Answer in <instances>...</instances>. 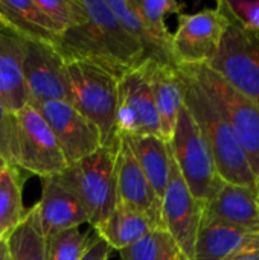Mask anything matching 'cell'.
I'll return each instance as SVG.
<instances>
[{
  "label": "cell",
  "mask_w": 259,
  "mask_h": 260,
  "mask_svg": "<svg viewBox=\"0 0 259 260\" xmlns=\"http://www.w3.org/2000/svg\"><path fill=\"white\" fill-rule=\"evenodd\" d=\"M122 139L127 142L148 183L162 201L171 172L169 145L159 136H137Z\"/></svg>",
  "instance_id": "cell-22"
},
{
  "label": "cell",
  "mask_w": 259,
  "mask_h": 260,
  "mask_svg": "<svg viewBox=\"0 0 259 260\" xmlns=\"http://www.w3.org/2000/svg\"><path fill=\"white\" fill-rule=\"evenodd\" d=\"M255 250H259V233L226 225H202L192 260H224Z\"/></svg>",
  "instance_id": "cell-19"
},
{
  "label": "cell",
  "mask_w": 259,
  "mask_h": 260,
  "mask_svg": "<svg viewBox=\"0 0 259 260\" xmlns=\"http://www.w3.org/2000/svg\"><path fill=\"white\" fill-rule=\"evenodd\" d=\"M150 82L159 116L160 137L169 143L177 123L179 111L183 107L182 87L176 66L150 59Z\"/></svg>",
  "instance_id": "cell-18"
},
{
  "label": "cell",
  "mask_w": 259,
  "mask_h": 260,
  "mask_svg": "<svg viewBox=\"0 0 259 260\" xmlns=\"http://www.w3.org/2000/svg\"><path fill=\"white\" fill-rule=\"evenodd\" d=\"M220 3L244 30L259 34V0H220Z\"/></svg>",
  "instance_id": "cell-30"
},
{
  "label": "cell",
  "mask_w": 259,
  "mask_h": 260,
  "mask_svg": "<svg viewBox=\"0 0 259 260\" xmlns=\"http://www.w3.org/2000/svg\"><path fill=\"white\" fill-rule=\"evenodd\" d=\"M21 76L27 105L37 107L50 101H67L66 61L53 44L24 40Z\"/></svg>",
  "instance_id": "cell-11"
},
{
  "label": "cell",
  "mask_w": 259,
  "mask_h": 260,
  "mask_svg": "<svg viewBox=\"0 0 259 260\" xmlns=\"http://www.w3.org/2000/svg\"><path fill=\"white\" fill-rule=\"evenodd\" d=\"M107 3L110 9L113 11L114 17L118 18V21L121 23V26L140 44V47L143 49L145 58L156 59L163 64L176 66L172 53L166 50L157 41V38L151 34L148 26L143 23V20L134 9L131 0H107Z\"/></svg>",
  "instance_id": "cell-23"
},
{
  "label": "cell",
  "mask_w": 259,
  "mask_h": 260,
  "mask_svg": "<svg viewBox=\"0 0 259 260\" xmlns=\"http://www.w3.org/2000/svg\"><path fill=\"white\" fill-rule=\"evenodd\" d=\"M202 215L203 204L192 197L171 155L169 180L162 197V225L179 250L189 260L194 259V247L202 227Z\"/></svg>",
  "instance_id": "cell-12"
},
{
  "label": "cell",
  "mask_w": 259,
  "mask_h": 260,
  "mask_svg": "<svg viewBox=\"0 0 259 260\" xmlns=\"http://www.w3.org/2000/svg\"><path fill=\"white\" fill-rule=\"evenodd\" d=\"M12 260H47L46 236L35 209L26 212L21 224L6 238Z\"/></svg>",
  "instance_id": "cell-25"
},
{
  "label": "cell",
  "mask_w": 259,
  "mask_h": 260,
  "mask_svg": "<svg viewBox=\"0 0 259 260\" xmlns=\"http://www.w3.org/2000/svg\"><path fill=\"white\" fill-rule=\"evenodd\" d=\"M6 166H8V163H6V160L3 158V155L0 154V171H2V169H5ZM9 166H11V165H9Z\"/></svg>",
  "instance_id": "cell-36"
},
{
  "label": "cell",
  "mask_w": 259,
  "mask_h": 260,
  "mask_svg": "<svg viewBox=\"0 0 259 260\" xmlns=\"http://www.w3.org/2000/svg\"><path fill=\"white\" fill-rule=\"evenodd\" d=\"M90 244V236L79 229H69L46 238L47 260H81Z\"/></svg>",
  "instance_id": "cell-29"
},
{
  "label": "cell",
  "mask_w": 259,
  "mask_h": 260,
  "mask_svg": "<svg viewBox=\"0 0 259 260\" xmlns=\"http://www.w3.org/2000/svg\"><path fill=\"white\" fill-rule=\"evenodd\" d=\"M38 8L47 15L56 34L61 37L72 27L85 23L87 15L79 0H35Z\"/></svg>",
  "instance_id": "cell-28"
},
{
  "label": "cell",
  "mask_w": 259,
  "mask_h": 260,
  "mask_svg": "<svg viewBox=\"0 0 259 260\" xmlns=\"http://www.w3.org/2000/svg\"><path fill=\"white\" fill-rule=\"evenodd\" d=\"M14 113L8 111L0 102V154L11 166H14Z\"/></svg>",
  "instance_id": "cell-31"
},
{
  "label": "cell",
  "mask_w": 259,
  "mask_h": 260,
  "mask_svg": "<svg viewBox=\"0 0 259 260\" xmlns=\"http://www.w3.org/2000/svg\"><path fill=\"white\" fill-rule=\"evenodd\" d=\"M229 20L218 8H206L194 14L177 15L172 34V58L176 66L209 64L218 53Z\"/></svg>",
  "instance_id": "cell-9"
},
{
  "label": "cell",
  "mask_w": 259,
  "mask_h": 260,
  "mask_svg": "<svg viewBox=\"0 0 259 260\" xmlns=\"http://www.w3.org/2000/svg\"><path fill=\"white\" fill-rule=\"evenodd\" d=\"M0 260H12L6 239H0Z\"/></svg>",
  "instance_id": "cell-34"
},
{
  "label": "cell",
  "mask_w": 259,
  "mask_h": 260,
  "mask_svg": "<svg viewBox=\"0 0 259 260\" xmlns=\"http://www.w3.org/2000/svg\"><path fill=\"white\" fill-rule=\"evenodd\" d=\"M157 229L162 227L148 215L122 206H116L108 218L96 225L93 230L95 235L104 239L111 250L121 251Z\"/></svg>",
  "instance_id": "cell-20"
},
{
  "label": "cell",
  "mask_w": 259,
  "mask_h": 260,
  "mask_svg": "<svg viewBox=\"0 0 259 260\" xmlns=\"http://www.w3.org/2000/svg\"><path fill=\"white\" fill-rule=\"evenodd\" d=\"M119 140L102 145L96 152L69 165L56 175L78 197L93 229L104 222L116 207V154Z\"/></svg>",
  "instance_id": "cell-3"
},
{
  "label": "cell",
  "mask_w": 259,
  "mask_h": 260,
  "mask_svg": "<svg viewBox=\"0 0 259 260\" xmlns=\"http://www.w3.org/2000/svg\"><path fill=\"white\" fill-rule=\"evenodd\" d=\"M110 254L111 248L108 247V244L98 235H93L90 236V244L81 260H108Z\"/></svg>",
  "instance_id": "cell-32"
},
{
  "label": "cell",
  "mask_w": 259,
  "mask_h": 260,
  "mask_svg": "<svg viewBox=\"0 0 259 260\" xmlns=\"http://www.w3.org/2000/svg\"><path fill=\"white\" fill-rule=\"evenodd\" d=\"M23 52L24 38L0 18V102L11 113L27 104L21 76Z\"/></svg>",
  "instance_id": "cell-17"
},
{
  "label": "cell",
  "mask_w": 259,
  "mask_h": 260,
  "mask_svg": "<svg viewBox=\"0 0 259 260\" xmlns=\"http://www.w3.org/2000/svg\"><path fill=\"white\" fill-rule=\"evenodd\" d=\"M46 238L69 229L89 224L87 213L78 197L58 177L41 178V198L34 206Z\"/></svg>",
  "instance_id": "cell-16"
},
{
  "label": "cell",
  "mask_w": 259,
  "mask_h": 260,
  "mask_svg": "<svg viewBox=\"0 0 259 260\" xmlns=\"http://www.w3.org/2000/svg\"><path fill=\"white\" fill-rule=\"evenodd\" d=\"M69 102L76 111L96 125L102 145L119 139L116 136L119 79L92 64L66 62Z\"/></svg>",
  "instance_id": "cell-4"
},
{
  "label": "cell",
  "mask_w": 259,
  "mask_h": 260,
  "mask_svg": "<svg viewBox=\"0 0 259 260\" xmlns=\"http://www.w3.org/2000/svg\"><path fill=\"white\" fill-rule=\"evenodd\" d=\"M85 23L64 32L56 50L66 62L92 64L121 79L140 62L145 53L140 44L121 26L107 0H79Z\"/></svg>",
  "instance_id": "cell-1"
},
{
  "label": "cell",
  "mask_w": 259,
  "mask_h": 260,
  "mask_svg": "<svg viewBox=\"0 0 259 260\" xmlns=\"http://www.w3.org/2000/svg\"><path fill=\"white\" fill-rule=\"evenodd\" d=\"M0 18L29 41L56 46L60 35L35 0H0Z\"/></svg>",
  "instance_id": "cell-21"
},
{
  "label": "cell",
  "mask_w": 259,
  "mask_h": 260,
  "mask_svg": "<svg viewBox=\"0 0 259 260\" xmlns=\"http://www.w3.org/2000/svg\"><path fill=\"white\" fill-rule=\"evenodd\" d=\"M14 168L40 180L60 175L67 168V161L43 116L26 104L14 113Z\"/></svg>",
  "instance_id": "cell-7"
},
{
  "label": "cell",
  "mask_w": 259,
  "mask_h": 260,
  "mask_svg": "<svg viewBox=\"0 0 259 260\" xmlns=\"http://www.w3.org/2000/svg\"><path fill=\"white\" fill-rule=\"evenodd\" d=\"M131 3L157 41L172 53V34L165 20L168 15L182 14L186 5L177 0H131Z\"/></svg>",
  "instance_id": "cell-26"
},
{
  "label": "cell",
  "mask_w": 259,
  "mask_h": 260,
  "mask_svg": "<svg viewBox=\"0 0 259 260\" xmlns=\"http://www.w3.org/2000/svg\"><path fill=\"white\" fill-rule=\"evenodd\" d=\"M116 206L145 213L163 229L162 201L124 139L119 140L116 154Z\"/></svg>",
  "instance_id": "cell-14"
},
{
  "label": "cell",
  "mask_w": 259,
  "mask_h": 260,
  "mask_svg": "<svg viewBox=\"0 0 259 260\" xmlns=\"http://www.w3.org/2000/svg\"><path fill=\"white\" fill-rule=\"evenodd\" d=\"M258 195H259V180H258Z\"/></svg>",
  "instance_id": "cell-37"
},
{
  "label": "cell",
  "mask_w": 259,
  "mask_h": 260,
  "mask_svg": "<svg viewBox=\"0 0 259 260\" xmlns=\"http://www.w3.org/2000/svg\"><path fill=\"white\" fill-rule=\"evenodd\" d=\"M202 225H226L259 233V195L250 187L224 183L203 206Z\"/></svg>",
  "instance_id": "cell-15"
},
{
  "label": "cell",
  "mask_w": 259,
  "mask_h": 260,
  "mask_svg": "<svg viewBox=\"0 0 259 260\" xmlns=\"http://www.w3.org/2000/svg\"><path fill=\"white\" fill-rule=\"evenodd\" d=\"M52 129L69 165H73L102 146L101 133L67 101H50L34 107Z\"/></svg>",
  "instance_id": "cell-13"
},
{
  "label": "cell",
  "mask_w": 259,
  "mask_h": 260,
  "mask_svg": "<svg viewBox=\"0 0 259 260\" xmlns=\"http://www.w3.org/2000/svg\"><path fill=\"white\" fill-rule=\"evenodd\" d=\"M176 69L182 87L183 107L188 110L206 140L220 177L226 183L258 190V180L253 175L243 145L224 113L185 70L177 66Z\"/></svg>",
  "instance_id": "cell-2"
},
{
  "label": "cell",
  "mask_w": 259,
  "mask_h": 260,
  "mask_svg": "<svg viewBox=\"0 0 259 260\" xmlns=\"http://www.w3.org/2000/svg\"><path fill=\"white\" fill-rule=\"evenodd\" d=\"M224 260H259V250L255 251H246V253H240L235 256H231Z\"/></svg>",
  "instance_id": "cell-33"
},
{
  "label": "cell",
  "mask_w": 259,
  "mask_h": 260,
  "mask_svg": "<svg viewBox=\"0 0 259 260\" xmlns=\"http://www.w3.org/2000/svg\"><path fill=\"white\" fill-rule=\"evenodd\" d=\"M179 247L172 238L162 229H157L137 241L136 244L119 251L121 260H166Z\"/></svg>",
  "instance_id": "cell-27"
},
{
  "label": "cell",
  "mask_w": 259,
  "mask_h": 260,
  "mask_svg": "<svg viewBox=\"0 0 259 260\" xmlns=\"http://www.w3.org/2000/svg\"><path fill=\"white\" fill-rule=\"evenodd\" d=\"M116 136H159L160 125L150 82V59L147 58L119 79Z\"/></svg>",
  "instance_id": "cell-10"
},
{
  "label": "cell",
  "mask_w": 259,
  "mask_h": 260,
  "mask_svg": "<svg viewBox=\"0 0 259 260\" xmlns=\"http://www.w3.org/2000/svg\"><path fill=\"white\" fill-rule=\"evenodd\" d=\"M23 178L20 169L6 166L0 171V239H6L24 219Z\"/></svg>",
  "instance_id": "cell-24"
},
{
  "label": "cell",
  "mask_w": 259,
  "mask_h": 260,
  "mask_svg": "<svg viewBox=\"0 0 259 260\" xmlns=\"http://www.w3.org/2000/svg\"><path fill=\"white\" fill-rule=\"evenodd\" d=\"M217 8L229 20L218 53L205 64L259 107V34L244 30L218 2Z\"/></svg>",
  "instance_id": "cell-8"
},
{
  "label": "cell",
  "mask_w": 259,
  "mask_h": 260,
  "mask_svg": "<svg viewBox=\"0 0 259 260\" xmlns=\"http://www.w3.org/2000/svg\"><path fill=\"white\" fill-rule=\"evenodd\" d=\"M168 145L188 189L205 206L220 192L226 181L220 177L214 155L185 107L179 111L177 123Z\"/></svg>",
  "instance_id": "cell-5"
},
{
  "label": "cell",
  "mask_w": 259,
  "mask_h": 260,
  "mask_svg": "<svg viewBox=\"0 0 259 260\" xmlns=\"http://www.w3.org/2000/svg\"><path fill=\"white\" fill-rule=\"evenodd\" d=\"M166 260H189V259H188V257H186L180 250H176L172 254H169V256H168V259Z\"/></svg>",
  "instance_id": "cell-35"
},
{
  "label": "cell",
  "mask_w": 259,
  "mask_h": 260,
  "mask_svg": "<svg viewBox=\"0 0 259 260\" xmlns=\"http://www.w3.org/2000/svg\"><path fill=\"white\" fill-rule=\"evenodd\" d=\"M185 70L220 107L227 117L235 134L238 136L243 149L247 155L249 166L259 180V107L229 84L221 75L211 67L200 66H177Z\"/></svg>",
  "instance_id": "cell-6"
}]
</instances>
